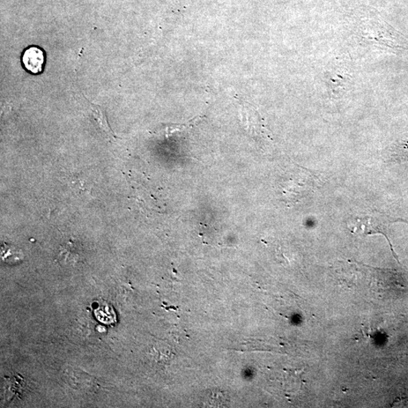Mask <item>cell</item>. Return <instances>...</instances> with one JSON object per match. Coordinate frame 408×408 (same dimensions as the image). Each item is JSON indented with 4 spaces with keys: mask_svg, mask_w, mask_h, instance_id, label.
Wrapping results in <instances>:
<instances>
[{
    "mask_svg": "<svg viewBox=\"0 0 408 408\" xmlns=\"http://www.w3.org/2000/svg\"><path fill=\"white\" fill-rule=\"evenodd\" d=\"M403 222L407 224L408 221L403 218L394 217L390 215L376 211L356 215L352 217L346 222V226L352 234L366 237L368 235H382L387 240L393 256L396 261L399 263V259L396 254L394 249L389 239V228L392 224L396 222Z\"/></svg>",
    "mask_w": 408,
    "mask_h": 408,
    "instance_id": "6da1fadb",
    "label": "cell"
},
{
    "mask_svg": "<svg viewBox=\"0 0 408 408\" xmlns=\"http://www.w3.org/2000/svg\"><path fill=\"white\" fill-rule=\"evenodd\" d=\"M320 180L313 173H310L307 169H301L300 175L292 178L286 182L285 187H283L286 199L288 200L289 197H291L290 202H298L302 197L315 191L320 184Z\"/></svg>",
    "mask_w": 408,
    "mask_h": 408,
    "instance_id": "7a4b0ae2",
    "label": "cell"
},
{
    "mask_svg": "<svg viewBox=\"0 0 408 408\" xmlns=\"http://www.w3.org/2000/svg\"><path fill=\"white\" fill-rule=\"evenodd\" d=\"M22 62L29 73L33 74L41 73L45 62L43 51L36 47H29L22 56Z\"/></svg>",
    "mask_w": 408,
    "mask_h": 408,
    "instance_id": "3957f363",
    "label": "cell"
},
{
    "mask_svg": "<svg viewBox=\"0 0 408 408\" xmlns=\"http://www.w3.org/2000/svg\"><path fill=\"white\" fill-rule=\"evenodd\" d=\"M384 159L387 163H400L408 162V137L390 145L384 154Z\"/></svg>",
    "mask_w": 408,
    "mask_h": 408,
    "instance_id": "277c9868",
    "label": "cell"
},
{
    "mask_svg": "<svg viewBox=\"0 0 408 408\" xmlns=\"http://www.w3.org/2000/svg\"><path fill=\"white\" fill-rule=\"evenodd\" d=\"M91 108L93 117L95 119L96 122L99 123L101 129L105 132L109 137L115 139L116 136L114 134L113 131L111 130L109 127L105 112H104L101 108L98 106H92Z\"/></svg>",
    "mask_w": 408,
    "mask_h": 408,
    "instance_id": "5b68a950",
    "label": "cell"
},
{
    "mask_svg": "<svg viewBox=\"0 0 408 408\" xmlns=\"http://www.w3.org/2000/svg\"><path fill=\"white\" fill-rule=\"evenodd\" d=\"M17 256L21 258H23V254H22L21 251L10 246L2 247V258L5 263H16L14 261V257L12 256Z\"/></svg>",
    "mask_w": 408,
    "mask_h": 408,
    "instance_id": "8992f818",
    "label": "cell"
}]
</instances>
